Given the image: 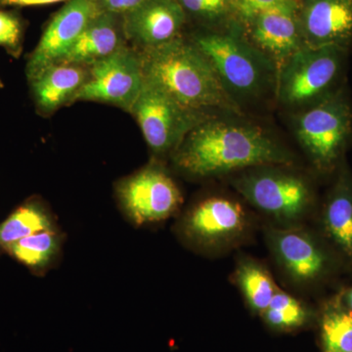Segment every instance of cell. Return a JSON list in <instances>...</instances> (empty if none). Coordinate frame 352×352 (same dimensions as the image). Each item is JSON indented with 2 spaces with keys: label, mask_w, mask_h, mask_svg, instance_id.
Here are the masks:
<instances>
[{
  "label": "cell",
  "mask_w": 352,
  "mask_h": 352,
  "mask_svg": "<svg viewBox=\"0 0 352 352\" xmlns=\"http://www.w3.org/2000/svg\"><path fill=\"white\" fill-rule=\"evenodd\" d=\"M177 1L186 14L190 13L203 19L214 20L222 17L226 13L230 0H177Z\"/></svg>",
  "instance_id": "obj_26"
},
{
  "label": "cell",
  "mask_w": 352,
  "mask_h": 352,
  "mask_svg": "<svg viewBox=\"0 0 352 352\" xmlns=\"http://www.w3.org/2000/svg\"><path fill=\"white\" fill-rule=\"evenodd\" d=\"M122 17L126 38L140 51L180 38L186 12L177 0H144Z\"/></svg>",
  "instance_id": "obj_11"
},
{
  "label": "cell",
  "mask_w": 352,
  "mask_h": 352,
  "mask_svg": "<svg viewBox=\"0 0 352 352\" xmlns=\"http://www.w3.org/2000/svg\"><path fill=\"white\" fill-rule=\"evenodd\" d=\"M305 45L347 50L352 43V0H300Z\"/></svg>",
  "instance_id": "obj_12"
},
{
  "label": "cell",
  "mask_w": 352,
  "mask_h": 352,
  "mask_svg": "<svg viewBox=\"0 0 352 352\" xmlns=\"http://www.w3.org/2000/svg\"><path fill=\"white\" fill-rule=\"evenodd\" d=\"M62 247L58 228L41 231L23 238L7 248L6 252L36 274H43L54 264Z\"/></svg>",
  "instance_id": "obj_19"
},
{
  "label": "cell",
  "mask_w": 352,
  "mask_h": 352,
  "mask_svg": "<svg viewBox=\"0 0 352 352\" xmlns=\"http://www.w3.org/2000/svg\"><path fill=\"white\" fill-rule=\"evenodd\" d=\"M324 220L329 235L352 258V189L346 177L340 178L331 194Z\"/></svg>",
  "instance_id": "obj_20"
},
{
  "label": "cell",
  "mask_w": 352,
  "mask_h": 352,
  "mask_svg": "<svg viewBox=\"0 0 352 352\" xmlns=\"http://www.w3.org/2000/svg\"><path fill=\"white\" fill-rule=\"evenodd\" d=\"M139 53L145 82L178 103L210 115L217 111L241 115L239 104L192 41L180 36Z\"/></svg>",
  "instance_id": "obj_2"
},
{
  "label": "cell",
  "mask_w": 352,
  "mask_h": 352,
  "mask_svg": "<svg viewBox=\"0 0 352 352\" xmlns=\"http://www.w3.org/2000/svg\"><path fill=\"white\" fill-rule=\"evenodd\" d=\"M245 226L244 208L237 201L212 197L200 201L185 215L182 232L198 245L233 239Z\"/></svg>",
  "instance_id": "obj_13"
},
{
  "label": "cell",
  "mask_w": 352,
  "mask_h": 352,
  "mask_svg": "<svg viewBox=\"0 0 352 352\" xmlns=\"http://www.w3.org/2000/svg\"><path fill=\"white\" fill-rule=\"evenodd\" d=\"M238 283L250 307L263 314L276 293L270 273L254 261H244L237 271Z\"/></svg>",
  "instance_id": "obj_21"
},
{
  "label": "cell",
  "mask_w": 352,
  "mask_h": 352,
  "mask_svg": "<svg viewBox=\"0 0 352 352\" xmlns=\"http://www.w3.org/2000/svg\"><path fill=\"white\" fill-rule=\"evenodd\" d=\"M57 228L54 217L38 199H30L0 223V252L23 238Z\"/></svg>",
  "instance_id": "obj_18"
},
{
  "label": "cell",
  "mask_w": 352,
  "mask_h": 352,
  "mask_svg": "<svg viewBox=\"0 0 352 352\" xmlns=\"http://www.w3.org/2000/svg\"><path fill=\"white\" fill-rule=\"evenodd\" d=\"M23 29L13 14L0 10V46L9 54L18 57L22 52Z\"/></svg>",
  "instance_id": "obj_24"
},
{
  "label": "cell",
  "mask_w": 352,
  "mask_h": 352,
  "mask_svg": "<svg viewBox=\"0 0 352 352\" xmlns=\"http://www.w3.org/2000/svg\"><path fill=\"white\" fill-rule=\"evenodd\" d=\"M263 315L268 325L279 330L300 327L308 316L307 309L295 298L278 291Z\"/></svg>",
  "instance_id": "obj_22"
},
{
  "label": "cell",
  "mask_w": 352,
  "mask_h": 352,
  "mask_svg": "<svg viewBox=\"0 0 352 352\" xmlns=\"http://www.w3.org/2000/svg\"><path fill=\"white\" fill-rule=\"evenodd\" d=\"M4 87V83L2 82L1 78H0V88H2Z\"/></svg>",
  "instance_id": "obj_30"
},
{
  "label": "cell",
  "mask_w": 352,
  "mask_h": 352,
  "mask_svg": "<svg viewBox=\"0 0 352 352\" xmlns=\"http://www.w3.org/2000/svg\"><path fill=\"white\" fill-rule=\"evenodd\" d=\"M346 51L302 46L276 74L278 99L289 108L305 109L340 89Z\"/></svg>",
  "instance_id": "obj_4"
},
{
  "label": "cell",
  "mask_w": 352,
  "mask_h": 352,
  "mask_svg": "<svg viewBox=\"0 0 352 352\" xmlns=\"http://www.w3.org/2000/svg\"><path fill=\"white\" fill-rule=\"evenodd\" d=\"M298 11L271 9L245 21L249 41L270 60L277 72L294 53L305 46Z\"/></svg>",
  "instance_id": "obj_14"
},
{
  "label": "cell",
  "mask_w": 352,
  "mask_h": 352,
  "mask_svg": "<svg viewBox=\"0 0 352 352\" xmlns=\"http://www.w3.org/2000/svg\"><path fill=\"white\" fill-rule=\"evenodd\" d=\"M325 352H352V311L329 310L322 319Z\"/></svg>",
  "instance_id": "obj_23"
},
{
  "label": "cell",
  "mask_w": 352,
  "mask_h": 352,
  "mask_svg": "<svg viewBox=\"0 0 352 352\" xmlns=\"http://www.w3.org/2000/svg\"><path fill=\"white\" fill-rule=\"evenodd\" d=\"M347 302H349V308L352 311V289L349 292V296H347Z\"/></svg>",
  "instance_id": "obj_29"
},
{
  "label": "cell",
  "mask_w": 352,
  "mask_h": 352,
  "mask_svg": "<svg viewBox=\"0 0 352 352\" xmlns=\"http://www.w3.org/2000/svg\"><path fill=\"white\" fill-rule=\"evenodd\" d=\"M234 186L252 206L281 221L300 219L311 201V192L303 178L279 170L245 173Z\"/></svg>",
  "instance_id": "obj_9"
},
{
  "label": "cell",
  "mask_w": 352,
  "mask_h": 352,
  "mask_svg": "<svg viewBox=\"0 0 352 352\" xmlns=\"http://www.w3.org/2000/svg\"><path fill=\"white\" fill-rule=\"evenodd\" d=\"M173 156L180 170L197 177L293 162L291 153L261 127L215 116L190 131Z\"/></svg>",
  "instance_id": "obj_1"
},
{
  "label": "cell",
  "mask_w": 352,
  "mask_h": 352,
  "mask_svg": "<svg viewBox=\"0 0 352 352\" xmlns=\"http://www.w3.org/2000/svg\"><path fill=\"white\" fill-rule=\"evenodd\" d=\"M298 142L320 170H330L346 149L352 134V107L340 88L300 110L295 122Z\"/></svg>",
  "instance_id": "obj_5"
},
{
  "label": "cell",
  "mask_w": 352,
  "mask_h": 352,
  "mask_svg": "<svg viewBox=\"0 0 352 352\" xmlns=\"http://www.w3.org/2000/svg\"><path fill=\"white\" fill-rule=\"evenodd\" d=\"M87 67L68 63L51 65L30 80L32 97L38 112L51 115L63 106L74 103L87 82Z\"/></svg>",
  "instance_id": "obj_17"
},
{
  "label": "cell",
  "mask_w": 352,
  "mask_h": 352,
  "mask_svg": "<svg viewBox=\"0 0 352 352\" xmlns=\"http://www.w3.org/2000/svg\"><path fill=\"white\" fill-rule=\"evenodd\" d=\"M270 242L278 261L298 282L316 279L325 268V256L307 233L300 229H273Z\"/></svg>",
  "instance_id": "obj_15"
},
{
  "label": "cell",
  "mask_w": 352,
  "mask_h": 352,
  "mask_svg": "<svg viewBox=\"0 0 352 352\" xmlns=\"http://www.w3.org/2000/svg\"><path fill=\"white\" fill-rule=\"evenodd\" d=\"M122 22L118 15L100 12L82 32L58 63L90 67L126 46Z\"/></svg>",
  "instance_id": "obj_16"
},
{
  "label": "cell",
  "mask_w": 352,
  "mask_h": 352,
  "mask_svg": "<svg viewBox=\"0 0 352 352\" xmlns=\"http://www.w3.org/2000/svg\"><path fill=\"white\" fill-rule=\"evenodd\" d=\"M129 113L157 156L173 155L190 131L204 120L214 117L185 107L146 82Z\"/></svg>",
  "instance_id": "obj_6"
},
{
  "label": "cell",
  "mask_w": 352,
  "mask_h": 352,
  "mask_svg": "<svg viewBox=\"0 0 352 352\" xmlns=\"http://www.w3.org/2000/svg\"><path fill=\"white\" fill-rule=\"evenodd\" d=\"M63 1L69 0H0V3L12 6H41Z\"/></svg>",
  "instance_id": "obj_28"
},
{
  "label": "cell",
  "mask_w": 352,
  "mask_h": 352,
  "mask_svg": "<svg viewBox=\"0 0 352 352\" xmlns=\"http://www.w3.org/2000/svg\"><path fill=\"white\" fill-rule=\"evenodd\" d=\"M144 0H97L102 12L115 14V15H126L140 6Z\"/></svg>",
  "instance_id": "obj_27"
},
{
  "label": "cell",
  "mask_w": 352,
  "mask_h": 352,
  "mask_svg": "<svg viewBox=\"0 0 352 352\" xmlns=\"http://www.w3.org/2000/svg\"><path fill=\"white\" fill-rule=\"evenodd\" d=\"M88 69L74 102H98L131 112L145 82L139 51L124 46Z\"/></svg>",
  "instance_id": "obj_8"
},
{
  "label": "cell",
  "mask_w": 352,
  "mask_h": 352,
  "mask_svg": "<svg viewBox=\"0 0 352 352\" xmlns=\"http://www.w3.org/2000/svg\"><path fill=\"white\" fill-rule=\"evenodd\" d=\"M100 12L97 0H69L50 21L28 59L25 74L29 82L58 63Z\"/></svg>",
  "instance_id": "obj_10"
},
{
  "label": "cell",
  "mask_w": 352,
  "mask_h": 352,
  "mask_svg": "<svg viewBox=\"0 0 352 352\" xmlns=\"http://www.w3.org/2000/svg\"><path fill=\"white\" fill-rule=\"evenodd\" d=\"M230 2L244 21L271 9L298 11L300 6V0H230Z\"/></svg>",
  "instance_id": "obj_25"
},
{
  "label": "cell",
  "mask_w": 352,
  "mask_h": 352,
  "mask_svg": "<svg viewBox=\"0 0 352 352\" xmlns=\"http://www.w3.org/2000/svg\"><path fill=\"white\" fill-rule=\"evenodd\" d=\"M192 43L207 57L220 82L236 101L238 97L256 96L271 76L276 78L272 62L237 32L201 34Z\"/></svg>",
  "instance_id": "obj_3"
},
{
  "label": "cell",
  "mask_w": 352,
  "mask_h": 352,
  "mask_svg": "<svg viewBox=\"0 0 352 352\" xmlns=\"http://www.w3.org/2000/svg\"><path fill=\"white\" fill-rule=\"evenodd\" d=\"M116 195L122 212L135 226L168 219L182 203L175 180L157 164L120 180Z\"/></svg>",
  "instance_id": "obj_7"
}]
</instances>
